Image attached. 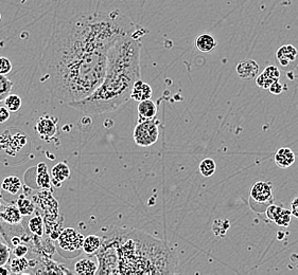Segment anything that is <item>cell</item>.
I'll list each match as a JSON object with an SVG mask.
<instances>
[{
	"instance_id": "10",
	"label": "cell",
	"mask_w": 298,
	"mask_h": 275,
	"mask_svg": "<svg viewBox=\"0 0 298 275\" xmlns=\"http://www.w3.org/2000/svg\"><path fill=\"white\" fill-rule=\"evenodd\" d=\"M237 73L239 78L245 81L256 79L259 73V65L253 60H244L237 66Z\"/></svg>"
},
{
	"instance_id": "39",
	"label": "cell",
	"mask_w": 298,
	"mask_h": 275,
	"mask_svg": "<svg viewBox=\"0 0 298 275\" xmlns=\"http://www.w3.org/2000/svg\"><path fill=\"white\" fill-rule=\"evenodd\" d=\"M0 20H2V13H0Z\"/></svg>"
},
{
	"instance_id": "20",
	"label": "cell",
	"mask_w": 298,
	"mask_h": 275,
	"mask_svg": "<svg viewBox=\"0 0 298 275\" xmlns=\"http://www.w3.org/2000/svg\"><path fill=\"white\" fill-rule=\"evenodd\" d=\"M8 268H9L10 273L19 274V273H24L26 270L29 269L30 264H29V260H28L25 256L24 257H15L11 260Z\"/></svg>"
},
{
	"instance_id": "13",
	"label": "cell",
	"mask_w": 298,
	"mask_h": 275,
	"mask_svg": "<svg viewBox=\"0 0 298 275\" xmlns=\"http://www.w3.org/2000/svg\"><path fill=\"white\" fill-rule=\"evenodd\" d=\"M153 90L151 88V86L144 81H141V79L137 80L134 85L133 89L131 93V98L137 101V102H141V101L149 99L152 97Z\"/></svg>"
},
{
	"instance_id": "35",
	"label": "cell",
	"mask_w": 298,
	"mask_h": 275,
	"mask_svg": "<svg viewBox=\"0 0 298 275\" xmlns=\"http://www.w3.org/2000/svg\"><path fill=\"white\" fill-rule=\"evenodd\" d=\"M28 251H29V249H28L27 245L18 243L15 245V248H14L13 254L15 257H24V256H26Z\"/></svg>"
},
{
	"instance_id": "9",
	"label": "cell",
	"mask_w": 298,
	"mask_h": 275,
	"mask_svg": "<svg viewBox=\"0 0 298 275\" xmlns=\"http://www.w3.org/2000/svg\"><path fill=\"white\" fill-rule=\"evenodd\" d=\"M36 132L41 140L50 141L58 133V124L50 117H41L36 123Z\"/></svg>"
},
{
	"instance_id": "34",
	"label": "cell",
	"mask_w": 298,
	"mask_h": 275,
	"mask_svg": "<svg viewBox=\"0 0 298 275\" xmlns=\"http://www.w3.org/2000/svg\"><path fill=\"white\" fill-rule=\"evenodd\" d=\"M268 90H269V92L275 94V95H279V94H281L283 92V90H285V86H283L279 82V80H277L274 83H272L271 86H269Z\"/></svg>"
},
{
	"instance_id": "24",
	"label": "cell",
	"mask_w": 298,
	"mask_h": 275,
	"mask_svg": "<svg viewBox=\"0 0 298 275\" xmlns=\"http://www.w3.org/2000/svg\"><path fill=\"white\" fill-rule=\"evenodd\" d=\"M16 206H17V208L22 216H31L35 211V207H34L33 202L30 199L26 198L25 196H20L17 199Z\"/></svg>"
},
{
	"instance_id": "38",
	"label": "cell",
	"mask_w": 298,
	"mask_h": 275,
	"mask_svg": "<svg viewBox=\"0 0 298 275\" xmlns=\"http://www.w3.org/2000/svg\"><path fill=\"white\" fill-rule=\"evenodd\" d=\"M10 271L8 268H5V266H0V275H9Z\"/></svg>"
},
{
	"instance_id": "28",
	"label": "cell",
	"mask_w": 298,
	"mask_h": 275,
	"mask_svg": "<svg viewBox=\"0 0 298 275\" xmlns=\"http://www.w3.org/2000/svg\"><path fill=\"white\" fill-rule=\"evenodd\" d=\"M12 88L13 83L6 76L0 74V102L10 94Z\"/></svg>"
},
{
	"instance_id": "16",
	"label": "cell",
	"mask_w": 298,
	"mask_h": 275,
	"mask_svg": "<svg viewBox=\"0 0 298 275\" xmlns=\"http://www.w3.org/2000/svg\"><path fill=\"white\" fill-rule=\"evenodd\" d=\"M51 177L56 185L60 186L64 181H66L70 177V168L65 162H60L58 164H55L52 169H51Z\"/></svg>"
},
{
	"instance_id": "36",
	"label": "cell",
	"mask_w": 298,
	"mask_h": 275,
	"mask_svg": "<svg viewBox=\"0 0 298 275\" xmlns=\"http://www.w3.org/2000/svg\"><path fill=\"white\" fill-rule=\"evenodd\" d=\"M10 119V111L6 106H0V123L4 124Z\"/></svg>"
},
{
	"instance_id": "30",
	"label": "cell",
	"mask_w": 298,
	"mask_h": 275,
	"mask_svg": "<svg viewBox=\"0 0 298 275\" xmlns=\"http://www.w3.org/2000/svg\"><path fill=\"white\" fill-rule=\"evenodd\" d=\"M11 249L6 243L0 242V266H6L10 260Z\"/></svg>"
},
{
	"instance_id": "23",
	"label": "cell",
	"mask_w": 298,
	"mask_h": 275,
	"mask_svg": "<svg viewBox=\"0 0 298 275\" xmlns=\"http://www.w3.org/2000/svg\"><path fill=\"white\" fill-rule=\"evenodd\" d=\"M37 184L42 189H50V176L45 163H39L37 166Z\"/></svg>"
},
{
	"instance_id": "18",
	"label": "cell",
	"mask_w": 298,
	"mask_h": 275,
	"mask_svg": "<svg viewBox=\"0 0 298 275\" xmlns=\"http://www.w3.org/2000/svg\"><path fill=\"white\" fill-rule=\"evenodd\" d=\"M101 238L97 235H88L85 237L82 244V250L87 255H95L100 250Z\"/></svg>"
},
{
	"instance_id": "21",
	"label": "cell",
	"mask_w": 298,
	"mask_h": 275,
	"mask_svg": "<svg viewBox=\"0 0 298 275\" xmlns=\"http://www.w3.org/2000/svg\"><path fill=\"white\" fill-rule=\"evenodd\" d=\"M198 169H200L201 175L203 177H211L214 176L217 170V164L215 160H212L211 158H206L201 161L200 165H198Z\"/></svg>"
},
{
	"instance_id": "14",
	"label": "cell",
	"mask_w": 298,
	"mask_h": 275,
	"mask_svg": "<svg viewBox=\"0 0 298 275\" xmlns=\"http://www.w3.org/2000/svg\"><path fill=\"white\" fill-rule=\"evenodd\" d=\"M0 218H2L6 223L11 226L19 224L22 220V215L19 212L17 206L9 205L6 206L0 211Z\"/></svg>"
},
{
	"instance_id": "4",
	"label": "cell",
	"mask_w": 298,
	"mask_h": 275,
	"mask_svg": "<svg viewBox=\"0 0 298 275\" xmlns=\"http://www.w3.org/2000/svg\"><path fill=\"white\" fill-rule=\"evenodd\" d=\"M32 143L21 130L9 127L0 134V161L7 166L17 165L29 158Z\"/></svg>"
},
{
	"instance_id": "33",
	"label": "cell",
	"mask_w": 298,
	"mask_h": 275,
	"mask_svg": "<svg viewBox=\"0 0 298 275\" xmlns=\"http://www.w3.org/2000/svg\"><path fill=\"white\" fill-rule=\"evenodd\" d=\"M263 72L267 77L273 79L274 81H277L280 79V70L277 66H267L263 70Z\"/></svg>"
},
{
	"instance_id": "22",
	"label": "cell",
	"mask_w": 298,
	"mask_h": 275,
	"mask_svg": "<svg viewBox=\"0 0 298 275\" xmlns=\"http://www.w3.org/2000/svg\"><path fill=\"white\" fill-rule=\"evenodd\" d=\"M231 228V222L228 219H226V218H216L214 220V222H212V227H211V230H212V232L215 233L216 236H225L226 233H227V231L230 230Z\"/></svg>"
},
{
	"instance_id": "15",
	"label": "cell",
	"mask_w": 298,
	"mask_h": 275,
	"mask_svg": "<svg viewBox=\"0 0 298 275\" xmlns=\"http://www.w3.org/2000/svg\"><path fill=\"white\" fill-rule=\"evenodd\" d=\"M157 114V106L151 98L139 102L138 105V115L139 121H147L155 119Z\"/></svg>"
},
{
	"instance_id": "1",
	"label": "cell",
	"mask_w": 298,
	"mask_h": 275,
	"mask_svg": "<svg viewBox=\"0 0 298 275\" xmlns=\"http://www.w3.org/2000/svg\"><path fill=\"white\" fill-rule=\"evenodd\" d=\"M134 31L133 22L118 10L66 20L53 31L42 54L49 93L66 104L87 97L105 77L110 47Z\"/></svg>"
},
{
	"instance_id": "3",
	"label": "cell",
	"mask_w": 298,
	"mask_h": 275,
	"mask_svg": "<svg viewBox=\"0 0 298 275\" xmlns=\"http://www.w3.org/2000/svg\"><path fill=\"white\" fill-rule=\"evenodd\" d=\"M176 258L161 240L143 232L119 234L118 273H174Z\"/></svg>"
},
{
	"instance_id": "6",
	"label": "cell",
	"mask_w": 298,
	"mask_h": 275,
	"mask_svg": "<svg viewBox=\"0 0 298 275\" xmlns=\"http://www.w3.org/2000/svg\"><path fill=\"white\" fill-rule=\"evenodd\" d=\"M84 236L73 228H66L62 230V232L59 234L58 237V245L59 248L69 253L70 256H78L82 251Z\"/></svg>"
},
{
	"instance_id": "25",
	"label": "cell",
	"mask_w": 298,
	"mask_h": 275,
	"mask_svg": "<svg viewBox=\"0 0 298 275\" xmlns=\"http://www.w3.org/2000/svg\"><path fill=\"white\" fill-rule=\"evenodd\" d=\"M29 229L31 231V233L34 235L41 237L44 234V222H42V218L40 215H35L29 220Z\"/></svg>"
},
{
	"instance_id": "2",
	"label": "cell",
	"mask_w": 298,
	"mask_h": 275,
	"mask_svg": "<svg viewBox=\"0 0 298 275\" xmlns=\"http://www.w3.org/2000/svg\"><path fill=\"white\" fill-rule=\"evenodd\" d=\"M141 30L119 38L107 52L105 77L100 86L87 97L70 102L67 106L85 114L112 112L131 98L134 83L141 79Z\"/></svg>"
},
{
	"instance_id": "7",
	"label": "cell",
	"mask_w": 298,
	"mask_h": 275,
	"mask_svg": "<svg viewBox=\"0 0 298 275\" xmlns=\"http://www.w3.org/2000/svg\"><path fill=\"white\" fill-rule=\"evenodd\" d=\"M250 199L258 205L265 206L266 208L273 204V185L268 181H258L250 189Z\"/></svg>"
},
{
	"instance_id": "5",
	"label": "cell",
	"mask_w": 298,
	"mask_h": 275,
	"mask_svg": "<svg viewBox=\"0 0 298 275\" xmlns=\"http://www.w3.org/2000/svg\"><path fill=\"white\" fill-rule=\"evenodd\" d=\"M158 137V125L154 119L139 121L133 132L134 141L140 147H149L153 145V144L157 142Z\"/></svg>"
},
{
	"instance_id": "19",
	"label": "cell",
	"mask_w": 298,
	"mask_h": 275,
	"mask_svg": "<svg viewBox=\"0 0 298 275\" xmlns=\"http://www.w3.org/2000/svg\"><path fill=\"white\" fill-rule=\"evenodd\" d=\"M21 180L16 176H9L4 179L2 183V189L11 195H16L21 189Z\"/></svg>"
},
{
	"instance_id": "27",
	"label": "cell",
	"mask_w": 298,
	"mask_h": 275,
	"mask_svg": "<svg viewBox=\"0 0 298 275\" xmlns=\"http://www.w3.org/2000/svg\"><path fill=\"white\" fill-rule=\"evenodd\" d=\"M291 218H292L291 211L288 209L282 208L281 211L279 212V214L276 216V218L274 219L273 222H275L278 227L287 228V227H289V224L291 222Z\"/></svg>"
},
{
	"instance_id": "17",
	"label": "cell",
	"mask_w": 298,
	"mask_h": 275,
	"mask_svg": "<svg viewBox=\"0 0 298 275\" xmlns=\"http://www.w3.org/2000/svg\"><path fill=\"white\" fill-rule=\"evenodd\" d=\"M195 47L198 51H201L203 53H208L216 49L217 40L210 34H202L196 37Z\"/></svg>"
},
{
	"instance_id": "31",
	"label": "cell",
	"mask_w": 298,
	"mask_h": 275,
	"mask_svg": "<svg viewBox=\"0 0 298 275\" xmlns=\"http://www.w3.org/2000/svg\"><path fill=\"white\" fill-rule=\"evenodd\" d=\"M282 207L278 206V205H274V204H271L269 205L266 209H265V214H266V217L269 219V220H272L274 221V219L276 218V216L279 214V212L281 211Z\"/></svg>"
},
{
	"instance_id": "12",
	"label": "cell",
	"mask_w": 298,
	"mask_h": 275,
	"mask_svg": "<svg viewBox=\"0 0 298 275\" xmlns=\"http://www.w3.org/2000/svg\"><path fill=\"white\" fill-rule=\"evenodd\" d=\"M296 156L289 147H281L277 151L274 157L276 165L280 168H289L295 163Z\"/></svg>"
},
{
	"instance_id": "32",
	"label": "cell",
	"mask_w": 298,
	"mask_h": 275,
	"mask_svg": "<svg viewBox=\"0 0 298 275\" xmlns=\"http://www.w3.org/2000/svg\"><path fill=\"white\" fill-rule=\"evenodd\" d=\"M12 63L7 57H0V74L7 76L12 71Z\"/></svg>"
},
{
	"instance_id": "11",
	"label": "cell",
	"mask_w": 298,
	"mask_h": 275,
	"mask_svg": "<svg viewBox=\"0 0 298 275\" xmlns=\"http://www.w3.org/2000/svg\"><path fill=\"white\" fill-rule=\"evenodd\" d=\"M99 268V264H98V260L95 259V257H93L90 255L87 257H83L81 259H79L78 262L75 264V273L79 274V275H94L97 274Z\"/></svg>"
},
{
	"instance_id": "29",
	"label": "cell",
	"mask_w": 298,
	"mask_h": 275,
	"mask_svg": "<svg viewBox=\"0 0 298 275\" xmlns=\"http://www.w3.org/2000/svg\"><path fill=\"white\" fill-rule=\"evenodd\" d=\"M274 82L275 81L269 77H267L264 72H262V73H260L259 76L256 77V84L261 89H268L269 86H271L272 83H274Z\"/></svg>"
},
{
	"instance_id": "26",
	"label": "cell",
	"mask_w": 298,
	"mask_h": 275,
	"mask_svg": "<svg viewBox=\"0 0 298 275\" xmlns=\"http://www.w3.org/2000/svg\"><path fill=\"white\" fill-rule=\"evenodd\" d=\"M5 106L10 112H17L21 108V98L17 94H9L5 99Z\"/></svg>"
},
{
	"instance_id": "37",
	"label": "cell",
	"mask_w": 298,
	"mask_h": 275,
	"mask_svg": "<svg viewBox=\"0 0 298 275\" xmlns=\"http://www.w3.org/2000/svg\"><path fill=\"white\" fill-rule=\"evenodd\" d=\"M291 213H292V216L296 217V218H298V197L295 198L293 201H292V204H291Z\"/></svg>"
},
{
	"instance_id": "8",
	"label": "cell",
	"mask_w": 298,
	"mask_h": 275,
	"mask_svg": "<svg viewBox=\"0 0 298 275\" xmlns=\"http://www.w3.org/2000/svg\"><path fill=\"white\" fill-rule=\"evenodd\" d=\"M275 59L281 70L289 72L298 66V51L292 45H285L277 50Z\"/></svg>"
}]
</instances>
